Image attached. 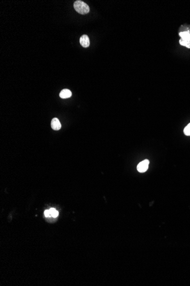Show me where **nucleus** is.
<instances>
[{
    "mask_svg": "<svg viewBox=\"0 0 190 286\" xmlns=\"http://www.w3.org/2000/svg\"><path fill=\"white\" fill-rule=\"evenodd\" d=\"M74 9L76 11L81 14H86L89 12V7L82 1H76L74 4Z\"/></svg>",
    "mask_w": 190,
    "mask_h": 286,
    "instance_id": "nucleus-1",
    "label": "nucleus"
},
{
    "mask_svg": "<svg viewBox=\"0 0 190 286\" xmlns=\"http://www.w3.org/2000/svg\"><path fill=\"white\" fill-rule=\"evenodd\" d=\"M181 39L185 41H190V33L189 31H183L179 33Z\"/></svg>",
    "mask_w": 190,
    "mask_h": 286,
    "instance_id": "nucleus-6",
    "label": "nucleus"
},
{
    "mask_svg": "<svg viewBox=\"0 0 190 286\" xmlns=\"http://www.w3.org/2000/svg\"><path fill=\"white\" fill-rule=\"evenodd\" d=\"M80 44L84 48H88L90 45L89 38L87 35L84 34L80 38Z\"/></svg>",
    "mask_w": 190,
    "mask_h": 286,
    "instance_id": "nucleus-3",
    "label": "nucleus"
},
{
    "mask_svg": "<svg viewBox=\"0 0 190 286\" xmlns=\"http://www.w3.org/2000/svg\"><path fill=\"white\" fill-rule=\"evenodd\" d=\"M44 214H45V215L46 217H51V214H50V210H45V212H44Z\"/></svg>",
    "mask_w": 190,
    "mask_h": 286,
    "instance_id": "nucleus-10",
    "label": "nucleus"
},
{
    "mask_svg": "<svg viewBox=\"0 0 190 286\" xmlns=\"http://www.w3.org/2000/svg\"><path fill=\"white\" fill-rule=\"evenodd\" d=\"M179 43L182 46H186V48H190V41H185L181 39L179 40Z\"/></svg>",
    "mask_w": 190,
    "mask_h": 286,
    "instance_id": "nucleus-7",
    "label": "nucleus"
},
{
    "mask_svg": "<svg viewBox=\"0 0 190 286\" xmlns=\"http://www.w3.org/2000/svg\"><path fill=\"white\" fill-rule=\"evenodd\" d=\"M149 161L145 159L142 162H140L137 166V170L140 172H146L149 167Z\"/></svg>",
    "mask_w": 190,
    "mask_h": 286,
    "instance_id": "nucleus-2",
    "label": "nucleus"
},
{
    "mask_svg": "<svg viewBox=\"0 0 190 286\" xmlns=\"http://www.w3.org/2000/svg\"><path fill=\"white\" fill-rule=\"evenodd\" d=\"M184 133L186 135L190 136V123L184 128Z\"/></svg>",
    "mask_w": 190,
    "mask_h": 286,
    "instance_id": "nucleus-9",
    "label": "nucleus"
},
{
    "mask_svg": "<svg viewBox=\"0 0 190 286\" xmlns=\"http://www.w3.org/2000/svg\"><path fill=\"white\" fill-rule=\"evenodd\" d=\"M59 96L61 98L66 99V98L71 97L72 96V93L68 89H63L60 92V93L59 94Z\"/></svg>",
    "mask_w": 190,
    "mask_h": 286,
    "instance_id": "nucleus-5",
    "label": "nucleus"
},
{
    "mask_svg": "<svg viewBox=\"0 0 190 286\" xmlns=\"http://www.w3.org/2000/svg\"><path fill=\"white\" fill-rule=\"evenodd\" d=\"M49 210H50L51 217H52L54 218H57V217H58L59 212L56 209H55L54 208H51Z\"/></svg>",
    "mask_w": 190,
    "mask_h": 286,
    "instance_id": "nucleus-8",
    "label": "nucleus"
},
{
    "mask_svg": "<svg viewBox=\"0 0 190 286\" xmlns=\"http://www.w3.org/2000/svg\"><path fill=\"white\" fill-rule=\"evenodd\" d=\"M51 126L52 129L54 130H60V128H61V126H62L59 120L57 118H53L52 119L51 123Z\"/></svg>",
    "mask_w": 190,
    "mask_h": 286,
    "instance_id": "nucleus-4",
    "label": "nucleus"
}]
</instances>
